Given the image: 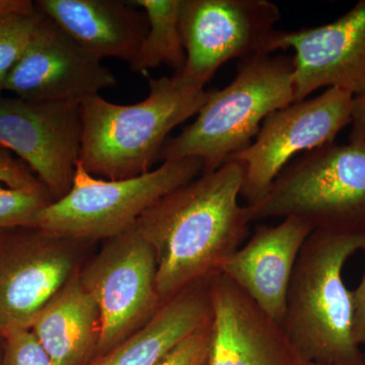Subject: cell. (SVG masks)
<instances>
[{"instance_id": "17", "label": "cell", "mask_w": 365, "mask_h": 365, "mask_svg": "<svg viewBox=\"0 0 365 365\" xmlns=\"http://www.w3.org/2000/svg\"><path fill=\"white\" fill-rule=\"evenodd\" d=\"M213 276V275H212ZM163 302L148 323L91 365H158L177 345L210 323L211 277Z\"/></svg>"}, {"instance_id": "9", "label": "cell", "mask_w": 365, "mask_h": 365, "mask_svg": "<svg viewBox=\"0 0 365 365\" xmlns=\"http://www.w3.org/2000/svg\"><path fill=\"white\" fill-rule=\"evenodd\" d=\"M352 93L337 88L307 98L269 115L248 148L228 162L244 170L241 196L248 204L260 200L281 170L299 153L333 143L351 122Z\"/></svg>"}, {"instance_id": "8", "label": "cell", "mask_w": 365, "mask_h": 365, "mask_svg": "<svg viewBox=\"0 0 365 365\" xmlns=\"http://www.w3.org/2000/svg\"><path fill=\"white\" fill-rule=\"evenodd\" d=\"M280 11L269 0H181L180 31L186 66L173 74L202 88L230 61L269 54Z\"/></svg>"}, {"instance_id": "7", "label": "cell", "mask_w": 365, "mask_h": 365, "mask_svg": "<svg viewBox=\"0 0 365 365\" xmlns=\"http://www.w3.org/2000/svg\"><path fill=\"white\" fill-rule=\"evenodd\" d=\"M157 272L155 252L135 225L106 240L97 256L78 273L100 312L98 356L116 347L158 313L163 302Z\"/></svg>"}, {"instance_id": "1", "label": "cell", "mask_w": 365, "mask_h": 365, "mask_svg": "<svg viewBox=\"0 0 365 365\" xmlns=\"http://www.w3.org/2000/svg\"><path fill=\"white\" fill-rule=\"evenodd\" d=\"M244 170L228 162L173 190L139 218L136 227L157 260L163 304L197 281L220 272L249 232L240 205Z\"/></svg>"}, {"instance_id": "29", "label": "cell", "mask_w": 365, "mask_h": 365, "mask_svg": "<svg viewBox=\"0 0 365 365\" xmlns=\"http://www.w3.org/2000/svg\"><path fill=\"white\" fill-rule=\"evenodd\" d=\"M304 365H326V364H314V362H307Z\"/></svg>"}, {"instance_id": "21", "label": "cell", "mask_w": 365, "mask_h": 365, "mask_svg": "<svg viewBox=\"0 0 365 365\" xmlns=\"http://www.w3.org/2000/svg\"><path fill=\"white\" fill-rule=\"evenodd\" d=\"M52 201L46 189L21 191L0 185V230L35 227L36 216Z\"/></svg>"}, {"instance_id": "19", "label": "cell", "mask_w": 365, "mask_h": 365, "mask_svg": "<svg viewBox=\"0 0 365 365\" xmlns=\"http://www.w3.org/2000/svg\"><path fill=\"white\" fill-rule=\"evenodd\" d=\"M132 4L146 14L148 31L136 56L129 66L135 73L145 74L160 66L180 73L187 55L180 31L181 0H134Z\"/></svg>"}, {"instance_id": "28", "label": "cell", "mask_w": 365, "mask_h": 365, "mask_svg": "<svg viewBox=\"0 0 365 365\" xmlns=\"http://www.w3.org/2000/svg\"><path fill=\"white\" fill-rule=\"evenodd\" d=\"M1 339V338H0ZM4 350L0 348V365H4Z\"/></svg>"}, {"instance_id": "4", "label": "cell", "mask_w": 365, "mask_h": 365, "mask_svg": "<svg viewBox=\"0 0 365 365\" xmlns=\"http://www.w3.org/2000/svg\"><path fill=\"white\" fill-rule=\"evenodd\" d=\"M294 102L292 56L265 54L241 61L234 81L209 91L195 121L165 141L160 160L198 158L201 174L215 172L251 145L269 115Z\"/></svg>"}, {"instance_id": "3", "label": "cell", "mask_w": 365, "mask_h": 365, "mask_svg": "<svg viewBox=\"0 0 365 365\" xmlns=\"http://www.w3.org/2000/svg\"><path fill=\"white\" fill-rule=\"evenodd\" d=\"M150 95L133 105L91 96L81 101L78 162L91 176L123 180L150 172L168 136L200 111L209 91L174 76L148 78Z\"/></svg>"}, {"instance_id": "15", "label": "cell", "mask_w": 365, "mask_h": 365, "mask_svg": "<svg viewBox=\"0 0 365 365\" xmlns=\"http://www.w3.org/2000/svg\"><path fill=\"white\" fill-rule=\"evenodd\" d=\"M314 232L297 218L279 225H258L220 273L225 274L271 319L282 323L292 271L304 242Z\"/></svg>"}, {"instance_id": "10", "label": "cell", "mask_w": 365, "mask_h": 365, "mask_svg": "<svg viewBox=\"0 0 365 365\" xmlns=\"http://www.w3.org/2000/svg\"><path fill=\"white\" fill-rule=\"evenodd\" d=\"M79 241L37 227L0 230V338L30 330L41 312L76 275Z\"/></svg>"}, {"instance_id": "12", "label": "cell", "mask_w": 365, "mask_h": 365, "mask_svg": "<svg viewBox=\"0 0 365 365\" xmlns=\"http://www.w3.org/2000/svg\"><path fill=\"white\" fill-rule=\"evenodd\" d=\"M116 85L114 73L101 60L39 11L30 43L4 91L30 102L81 103Z\"/></svg>"}, {"instance_id": "22", "label": "cell", "mask_w": 365, "mask_h": 365, "mask_svg": "<svg viewBox=\"0 0 365 365\" xmlns=\"http://www.w3.org/2000/svg\"><path fill=\"white\" fill-rule=\"evenodd\" d=\"M4 340V365H53L31 329L11 334Z\"/></svg>"}, {"instance_id": "23", "label": "cell", "mask_w": 365, "mask_h": 365, "mask_svg": "<svg viewBox=\"0 0 365 365\" xmlns=\"http://www.w3.org/2000/svg\"><path fill=\"white\" fill-rule=\"evenodd\" d=\"M210 324L182 341L158 365H207Z\"/></svg>"}, {"instance_id": "14", "label": "cell", "mask_w": 365, "mask_h": 365, "mask_svg": "<svg viewBox=\"0 0 365 365\" xmlns=\"http://www.w3.org/2000/svg\"><path fill=\"white\" fill-rule=\"evenodd\" d=\"M207 365H304L282 327L225 274L210 281Z\"/></svg>"}, {"instance_id": "27", "label": "cell", "mask_w": 365, "mask_h": 365, "mask_svg": "<svg viewBox=\"0 0 365 365\" xmlns=\"http://www.w3.org/2000/svg\"><path fill=\"white\" fill-rule=\"evenodd\" d=\"M37 13L35 2L31 0H0V14H26Z\"/></svg>"}, {"instance_id": "16", "label": "cell", "mask_w": 365, "mask_h": 365, "mask_svg": "<svg viewBox=\"0 0 365 365\" xmlns=\"http://www.w3.org/2000/svg\"><path fill=\"white\" fill-rule=\"evenodd\" d=\"M35 6L101 61L118 58L130 63L148 31L146 14L130 1L38 0Z\"/></svg>"}, {"instance_id": "11", "label": "cell", "mask_w": 365, "mask_h": 365, "mask_svg": "<svg viewBox=\"0 0 365 365\" xmlns=\"http://www.w3.org/2000/svg\"><path fill=\"white\" fill-rule=\"evenodd\" d=\"M81 135L79 102H30L0 96V146L28 165L54 201L71 188Z\"/></svg>"}, {"instance_id": "6", "label": "cell", "mask_w": 365, "mask_h": 365, "mask_svg": "<svg viewBox=\"0 0 365 365\" xmlns=\"http://www.w3.org/2000/svg\"><path fill=\"white\" fill-rule=\"evenodd\" d=\"M198 158L165 162L141 176L106 180L91 176L81 163L66 195L52 201L36 216L35 227L73 240H109L133 227L162 197L202 173Z\"/></svg>"}, {"instance_id": "25", "label": "cell", "mask_w": 365, "mask_h": 365, "mask_svg": "<svg viewBox=\"0 0 365 365\" xmlns=\"http://www.w3.org/2000/svg\"><path fill=\"white\" fill-rule=\"evenodd\" d=\"M349 143L365 150V93L353 98Z\"/></svg>"}, {"instance_id": "20", "label": "cell", "mask_w": 365, "mask_h": 365, "mask_svg": "<svg viewBox=\"0 0 365 365\" xmlns=\"http://www.w3.org/2000/svg\"><path fill=\"white\" fill-rule=\"evenodd\" d=\"M39 20V11L0 14V96L9 74L25 52Z\"/></svg>"}, {"instance_id": "18", "label": "cell", "mask_w": 365, "mask_h": 365, "mask_svg": "<svg viewBox=\"0 0 365 365\" xmlns=\"http://www.w3.org/2000/svg\"><path fill=\"white\" fill-rule=\"evenodd\" d=\"M31 330L53 365H85L97 350L100 312L76 273L43 309Z\"/></svg>"}, {"instance_id": "5", "label": "cell", "mask_w": 365, "mask_h": 365, "mask_svg": "<svg viewBox=\"0 0 365 365\" xmlns=\"http://www.w3.org/2000/svg\"><path fill=\"white\" fill-rule=\"evenodd\" d=\"M245 210L250 223L297 218L314 230L365 234V150L333 143L302 153Z\"/></svg>"}, {"instance_id": "24", "label": "cell", "mask_w": 365, "mask_h": 365, "mask_svg": "<svg viewBox=\"0 0 365 365\" xmlns=\"http://www.w3.org/2000/svg\"><path fill=\"white\" fill-rule=\"evenodd\" d=\"M0 185L21 191L46 189L28 165L2 146H0Z\"/></svg>"}, {"instance_id": "13", "label": "cell", "mask_w": 365, "mask_h": 365, "mask_svg": "<svg viewBox=\"0 0 365 365\" xmlns=\"http://www.w3.org/2000/svg\"><path fill=\"white\" fill-rule=\"evenodd\" d=\"M294 50L295 102L319 88L365 93V0L338 20L295 31H276L268 53Z\"/></svg>"}, {"instance_id": "26", "label": "cell", "mask_w": 365, "mask_h": 365, "mask_svg": "<svg viewBox=\"0 0 365 365\" xmlns=\"http://www.w3.org/2000/svg\"><path fill=\"white\" fill-rule=\"evenodd\" d=\"M352 299L355 337L360 345H365V273L359 287L352 292Z\"/></svg>"}, {"instance_id": "2", "label": "cell", "mask_w": 365, "mask_h": 365, "mask_svg": "<svg viewBox=\"0 0 365 365\" xmlns=\"http://www.w3.org/2000/svg\"><path fill=\"white\" fill-rule=\"evenodd\" d=\"M365 234L314 230L300 250L288 287L283 331L304 364L365 365L354 334L352 292L342 270Z\"/></svg>"}]
</instances>
